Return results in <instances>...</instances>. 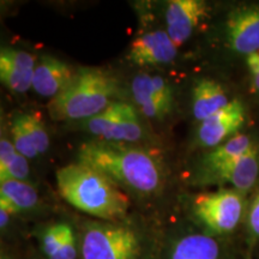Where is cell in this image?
Listing matches in <instances>:
<instances>
[{"mask_svg": "<svg viewBox=\"0 0 259 259\" xmlns=\"http://www.w3.org/2000/svg\"><path fill=\"white\" fill-rule=\"evenodd\" d=\"M61 198L73 208L101 220L122 219L130 200L114 181L85 164L71 163L56 173Z\"/></svg>", "mask_w": 259, "mask_h": 259, "instance_id": "1", "label": "cell"}, {"mask_svg": "<svg viewBox=\"0 0 259 259\" xmlns=\"http://www.w3.org/2000/svg\"><path fill=\"white\" fill-rule=\"evenodd\" d=\"M78 162L114 181L142 193H151L161 184L157 162L148 153L125 149L109 142H88L80 145Z\"/></svg>", "mask_w": 259, "mask_h": 259, "instance_id": "2", "label": "cell"}, {"mask_svg": "<svg viewBox=\"0 0 259 259\" xmlns=\"http://www.w3.org/2000/svg\"><path fill=\"white\" fill-rule=\"evenodd\" d=\"M118 92L115 79L99 69L76 72L70 85L47 105L51 118L57 121L90 119L109 105Z\"/></svg>", "mask_w": 259, "mask_h": 259, "instance_id": "3", "label": "cell"}, {"mask_svg": "<svg viewBox=\"0 0 259 259\" xmlns=\"http://www.w3.org/2000/svg\"><path fill=\"white\" fill-rule=\"evenodd\" d=\"M141 244L131 228L92 225L83 236V259H138Z\"/></svg>", "mask_w": 259, "mask_h": 259, "instance_id": "4", "label": "cell"}, {"mask_svg": "<svg viewBox=\"0 0 259 259\" xmlns=\"http://www.w3.org/2000/svg\"><path fill=\"white\" fill-rule=\"evenodd\" d=\"M242 206L240 193L235 190L199 193L193 200L197 218L215 233L233 231L240 222Z\"/></svg>", "mask_w": 259, "mask_h": 259, "instance_id": "5", "label": "cell"}, {"mask_svg": "<svg viewBox=\"0 0 259 259\" xmlns=\"http://www.w3.org/2000/svg\"><path fill=\"white\" fill-rule=\"evenodd\" d=\"M227 36L233 51L246 57L259 53V8L241 6L227 18Z\"/></svg>", "mask_w": 259, "mask_h": 259, "instance_id": "6", "label": "cell"}, {"mask_svg": "<svg viewBox=\"0 0 259 259\" xmlns=\"http://www.w3.org/2000/svg\"><path fill=\"white\" fill-rule=\"evenodd\" d=\"M245 122V108L239 100H232L222 111L200 122L198 141L204 147H219L228 141L242 127Z\"/></svg>", "mask_w": 259, "mask_h": 259, "instance_id": "7", "label": "cell"}, {"mask_svg": "<svg viewBox=\"0 0 259 259\" xmlns=\"http://www.w3.org/2000/svg\"><path fill=\"white\" fill-rule=\"evenodd\" d=\"M208 6L202 0H170L166 9L167 34L177 47L189 40L206 16Z\"/></svg>", "mask_w": 259, "mask_h": 259, "instance_id": "8", "label": "cell"}, {"mask_svg": "<svg viewBox=\"0 0 259 259\" xmlns=\"http://www.w3.org/2000/svg\"><path fill=\"white\" fill-rule=\"evenodd\" d=\"M176 56L177 46L163 30L150 31L135 38L128 52V59L138 66L169 64Z\"/></svg>", "mask_w": 259, "mask_h": 259, "instance_id": "9", "label": "cell"}, {"mask_svg": "<svg viewBox=\"0 0 259 259\" xmlns=\"http://www.w3.org/2000/svg\"><path fill=\"white\" fill-rule=\"evenodd\" d=\"M76 72L64 61L51 56H42L34 70L32 88L38 95L54 97L63 93L72 82Z\"/></svg>", "mask_w": 259, "mask_h": 259, "instance_id": "10", "label": "cell"}, {"mask_svg": "<svg viewBox=\"0 0 259 259\" xmlns=\"http://www.w3.org/2000/svg\"><path fill=\"white\" fill-rule=\"evenodd\" d=\"M210 179L228 183L236 191H247L254 185L259 173L257 150L253 149L241 157L227 162L221 166L209 168Z\"/></svg>", "mask_w": 259, "mask_h": 259, "instance_id": "11", "label": "cell"}, {"mask_svg": "<svg viewBox=\"0 0 259 259\" xmlns=\"http://www.w3.org/2000/svg\"><path fill=\"white\" fill-rule=\"evenodd\" d=\"M192 101L193 115L200 122L211 118L231 102L222 87L208 78H203L196 83Z\"/></svg>", "mask_w": 259, "mask_h": 259, "instance_id": "12", "label": "cell"}, {"mask_svg": "<svg viewBox=\"0 0 259 259\" xmlns=\"http://www.w3.org/2000/svg\"><path fill=\"white\" fill-rule=\"evenodd\" d=\"M37 200L36 190L25 181L8 180L0 183V209L10 215L34 208Z\"/></svg>", "mask_w": 259, "mask_h": 259, "instance_id": "13", "label": "cell"}, {"mask_svg": "<svg viewBox=\"0 0 259 259\" xmlns=\"http://www.w3.org/2000/svg\"><path fill=\"white\" fill-rule=\"evenodd\" d=\"M219 244L204 234H191L174 246L171 259H219Z\"/></svg>", "mask_w": 259, "mask_h": 259, "instance_id": "14", "label": "cell"}, {"mask_svg": "<svg viewBox=\"0 0 259 259\" xmlns=\"http://www.w3.org/2000/svg\"><path fill=\"white\" fill-rule=\"evenodd\" d=\"M132 94L141 111L149 118H162L167 114V111L158 101L153 85V76L141 73L134 78L132 82Z\"/></svg>", "mask_w": 259, "mask_h": 259, "instance_id": "15", "label": "cell"}, {"mask_svg": "<svg viewBox=\"0 0 259 259\" xmlns=\"http://www.w3.org/2000/svg\"><path fill=\"white\" fill-rule=\"evenodd\" d=\"M253 145L248 136L246 135H235L228 141L223 142L219 147H216L212 151L205 156L206 168H212L225 164L236 158L241 157L242 155L250 153L253 150Z\"/></svg>", "mask_w": 259, "mask_h": 259, "instance_id": "16", "label": "cell"}, {"mask_svg": "<svg viewBox=\"0 0 259 259\" xmlns=\"http://www.w3.org/2000/svg\"><path fill=\"white\" fill-rule=\"evenodd\" d=\"M132 106L124 102H113L101 113L87 120V128L90 134L101 137L106 141L109 134L126 115Z\"/></svg>", "mask_w": 259, "mask_h": 259, "instance_id": "17", "label": "cell"}, {"mask_svg": "<svg viewBox=\"0 0 259 259\" xmlns=\"http://www.w3.org/2000/svg\"><path fill=\"white\" fill-rule=\"evenodd\" d=\"M0 78L12 92L27 93L32 88L34 71L25 70L0 56Z\"/></svg>", "mask_w": 259, "mask_h": 259, "instance_id": "18", "label": "cell"}, {"mask_svg": "<svg viewBox=\"0 0 259 259\" xmlns=\"http://www.w3.org/2000/svg\"><path fill=\"white\" fill-rule=\"evenodd\" d=\"M143 128L139 124V118L134 107L130 108L116 127L106 138V142H136L141 139Z\"/></svg>", "mask_w": 259, "mask_h": 259, "instance_id": "19", "label": "cell"}, {"mask_svg": "<svg viewBox=\"0 0 259 259\" xmlns=\"http://www.w3.org/2000/svg\"><path fill=\"white\" fill-rule=\"evenodd\" d=\"M18 118L24 130L27 131L29 138L31 139L32 144L36 148L38 155L46 153L48 147H50V138H48L46 128L42 124L38 114L28 113V114L18 115Z\"/></svg>", "mask_w": 259, "mask_h": 259, "instance_id": "20", "label": "cell"}, {"mask_svg": "<svg viewBox=\"0 0 259 259\" xmlns=\"http://www.w3.org/2000/svg\"><path fill=\"white\" fill-rule=\"evenodd\" d=\"M11 135L12 139H14V145L17 150V153L23 155L27 158H35L38 156V153L35 148V145L32 144L31 139L29 138V136L25 131L23 125H22L21 120H19L18 116H16L14 119L11 126Z\"/></svg>", "mask_w": 259, "mask_h": 259, "instance_id": "21", "label": "cell"}, {"mask_svg": "<svg viewBox=\"0 0 259 259\" xmlns=\"http://www.w3.org/2000/svg\"><path fill=\"white\" fill-rule=\"evenodd\" d=\"M71 227L67 223H57L51 226L44 235V252L48 259L57 253L58 248L63 242L65 235Z\"/></svg>", "mask_w": 259, "mask_h": 259, "instance_id": "22", "label": "cell"}, {"mask_svg": "<svg viewBox=\"0 0 259 259\" xmlns=\"http://www.w3.org/2000/svg\"><path fill=\"white\" fill-rule=\"evenodd\" d=\"M29 176L27 157L17 153L4 169H0V183L8 180L24 181Z\"/></svg>", "mask_w": 259, "mask_h": 259, "instance_id": "23", "label": "cell"}, {"mask_svg": "<svg viewBox=\"0 0 259 259\" xmlns=\"http://www.w3.org/2000/svg\"><path fill=\"white\" fill-rule=\"evenodd\" d=\"M153 85L158 101L161 102V105L167 112H169L171 105V90L169 84L161 76H153Z\"/></svg>", "mask_w": 259, "mask_h": 259, "instance_id": "24", "label": "cell"}, {"mask_svg": "<svg viewBox=\"0 0 259 259\" xmlns=\"http://www.w3.org/2000/svg\"><path fill=\"white\" fill-rule=\"evenodd\" d=\"M77 255L76 250V240H74V234L72 228L67 231L65 235L63 242L58 248L57 253L53 255L51 259H74Z\"/></svg>", "mask_w": 259, "mask_h": 259, "instance_id": "25", "label": "cell"}, {"mask_svg": "<svg viewBox=\"0 0 259 259\" xmlns=\"http://www.w3.org/2000/svg\"><path fill=\"white\" fill-rule=\"evenodd\" d=\"M16 154H17V150L14 143H11L9 139L2 138L0 141V169H4Z\"/></svg>", "mask_w": 259, "mask_h": 259, "instance_id": "26", "label": "cell"}, {"mask_svg": "<svg viewBox=\"0 0 259 259\" xmlns=\"http://www.w3.org/2000/svg\"><path fill=\"white\" fill-rule=\"evenodd\" d=\"M248 226L251 233L255 238H259V193L252 203L250 213H248Z\"/></svg>", "mask_w": 259, "mask_h": 259, "instance_id": "27", "label": "cell"}, {"mask_svg": "<svg viewBox=\"0 0 259 259\" xmlns=\"http://www.w3.org/2000/svg\"><path fill=\"white\" fill-rule=\"evenodd\" d=\"M246 64L250 70L254 88L259 92V53L251 54L246 57Z\"/></svg>", "mask_w": 259, "mask_h": 259, "instance_id": "28", "label": "cell"}, {"mask_svg": "<svg viewBox=\"0 0 259 259\" xmlns=\"http://www.w3.org/2000/svg\"><path fill=\"white\" fill-rule=\"evenodd\" d=\"M9 219H10V213L8 211H5V210L0 209V225H2V228H4V227L8 225L9 222Z\"/></svg>", "mask_w": 259, "mask_h": 259, "instance_id": "29", "label": "cell"}]
</instances>
